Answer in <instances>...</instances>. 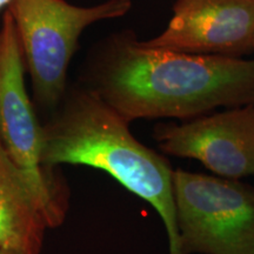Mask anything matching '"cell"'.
<instances>
[{"label":"cell","mask_w":254,"mask_h":254,"mask_svg":"<svg viewBox=\"0 0 254 254\" xmlns=\"http://www.w3.org/2000/svg\"><path fill=\"white\" fill-rule=\"evenodd\" d=\"M148 45L244 58L254 52V0H177L165 30Z\"/></svg>","instance_id":"52a82bcc"},{"label":"cell","mask_w":254,"mask_h":254,"mask_svg":"<svg viewBox=\"0 0 254 254\" xmlns=\"http://www.w3.org/2000/svg\"><path fill=\"white\" fill-rule=\"evenodd\" d=\"M180 254H254V187L174 170Z\"/></svg>","instance_id":"277c9868"},{"label":"cell","mask_w":254,"mask_h":254,"mask_svg":"<svg viewBox=\"0 0 254 254\" xmlns=\"http://www.w3.org/2000/svg\"><path fill=\"white\" fill-rule=\"evenodd\" d=\"M118 113L84 85L67 88L43 124L44 167L82 165L100 170L145 200L164 222L168 254H180L174 170L164 154L138 140Z\"/></svg>","instance_id":"7a4b0ae2"},{"label":"cell","mask_w":254,"mask_h":254,"mask_svg":"<svg viewBox=\"0 0 254 254\" xmlns=\"http://www.w3.org/2000/svg\"><path fill=\"white\" fill-rule=\"evenodd\" d=\"M82 85L128 124L139 119L182 122L220 107L254 104V59L152 46L126 30L92 49Z\"/></svg>","instance_id":"6da1fadb"},{"label":"cell","mask_w":254,"mask_h":254,"mask_svg":"<svg viewBox=\"0 0 254 254\" xmlns=\"http://www.w3.org/2000/svg\"><path fill=\"white\" fill-rule=\"evenodd\" d=\"M153 138L161 153L194 159L214 176L237 180L254 176V104L159 124Z\"/></svg>","instance_id":"8992f818"},{"label":"cell","mask_w":254,"mask_h":254,"mask_svg":"<svg viewBox=\"0 0 254 254\" xmlns=\"http://www.w3.org/2000/svg\"><path fill=\"white\" fill-rule=\"evenodd\" d=\"M23 51L7 11L0 27V144L30 178L45 206L51 228L63 224L67 190L55 171L44 167L43 124L25 84Z\"/></svg>","instance_id":"5b68a950"},{"label":"cell","mask_w":254,"mask_h":254,"mask_svg":"<svg viewBox=\"0 0 254 254\" xmlns=\"http://www.w3.org/2000/svg\"><path fill=\"white\" fill-rule=\"evenodd\" d=\"M49 228L36 187L0 144V249L40 254Z\"/></svg>","instance_id":"ba28073f"},{"label":"cell","mask_w":254,"mask_h":254,"mask_svg":"<svg viewBox=\"0 0 254 254\" xmlns=\"http://www.w3.org/2000/svg\"><path fill=\"white\" fill-rule=\"evenodd\" d=\"M132 0H106L91 6L66 0H11L6 6L15 26L33 99L55 110L67 91L69 63L87 27L124 17Z\"/></svg>","instance_id":"3957f363"},{"label":"cell","mask_w":254,"mask_h":254,"mask_svg":"<svg viewBox=\"0 0 254 254\" xmlns=\"http://www.w3.org/2000/svg\"><path fill=\"white\" fill-rule=\"evenodd\" d=\"M9 1H11V0H0V9L4 7L6 8V6L9 4Z\"/></svg>","instance_id":"9c48e42d"},{"label":"cell","mask_w":254,"mask_h":254,"mask_svg":"<svg viewBox=\"0 0 254 254\" xmlns=\"http://www.w3.org/2000/svg\"><path fill=\"white\" fill-rule=\"evenodd\" d=\"M0 254H17V253L11 252V251H5V250L0 249Z\"/></svg>","instance_id":"30bf717a"}]
</instances>
